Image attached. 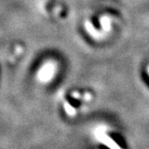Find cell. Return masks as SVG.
I'll return each mask as SVG.
<instances>
[{
  "instance_id": "3",
  "label": "cell",
  "mask_w": 149,
  "mask_h": 149,
  "mask_svg": "<svg viewBox=\"0 0 149 149\" xmlns=\"http://www.w3.org/2000/svg\"><path fill=\"white\" fill-rule=\"evenodd\" d=\"M64 107H65V110H66V112L69 115V116H74L77 114V111L74 108H73L72 106L68 103V102H65L64 103Z\"/></svg>"
},
{
  "instance_id": "1",
  "label": "cell",
  "mask_w": 149,
  "mask_h": 149,
  "mask_svg": "<svg viewBox=\"0 0 149 149\" xmlns=\"http://www.w3.org/2000/svg\"><path fill=\"white\" fill-rule=\"evenodd\" d=\"M55 70H56L55 64H53L52 62H49L45 64L43 68L39 72V78L42 82H49V80H50L53 77V76H54Z\"/></svg>"
},
{
  "instance_id": "2",
  "label": "cell",
  "mask_w": 149,
  "mask_h": 149,
  "mask_svg": "<svg viewBox=\"0 0 149 149\" xmlns=\"http://www.w3.org/2000/svg\"><path fill=\"white\" fill-rule=\"evenodd\" d=\"M96 136H97V139L101 143L105 145L108 148H110V149H121V147L107 134H105L103 132H98Z\"/></svg>"
},
{
  "instance_id": "5",
  "label": "cell",
  "mask_w": 149,
  "mask_h": 149,
  "mask_svg": "<svg viewBox=\"0 0 149 149\" xmlns=\"http://www.w3.org/2000/svg\"><path fill=\"white\" fill-rule=\"evenodd\" d=\"M148 74H149V67H148Z\"/></svg>"
},
{
  "instance_id": "4",
  "label": "cell",
  "mask_w": 149,
  "mask_h": 149,
  "mask_svg": "<svg viewBox=\"0 0 149 149\" xmlns=\"http://www.w3.org/2000/svg\"><path fill=\"white\" fill-rule=\"evenodd\" d=\"M101 24H102V28L106 31H108L109 29H110V20L108 17H102L101 19Z\"/></svg>"
}]
</instances>
